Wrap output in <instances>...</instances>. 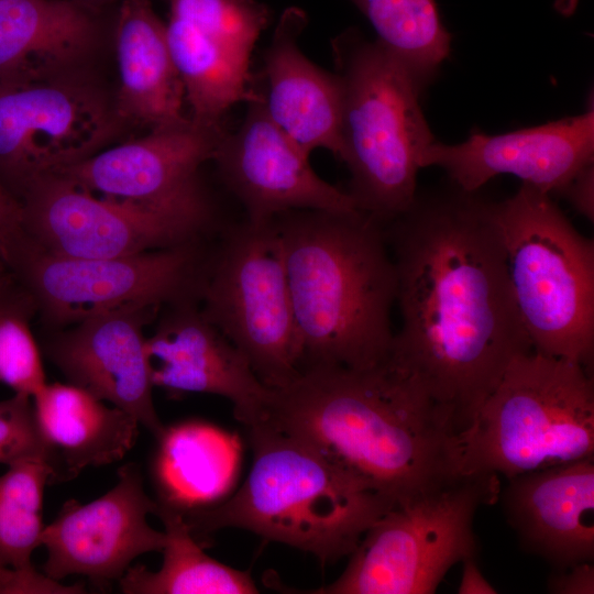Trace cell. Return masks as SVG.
Here are the masks:
<instances>
[{
	"instance_id": "obj_4",
	"label": "cell",
	"mask_w": 594,
	"mask_h": 594,
	"mask_svg": "<svg viewBox=\"0 0 594 594\" xmlns=\"http://www.w3.org/2000/svg\"><path fill=\"white\" fill-rule=\"evenodd\" d=\"M246 428L253 462L241 487L224 502L180 510L196 539L222 528L244 529L324 565L349 557L395 505L315 446L265 421Z\"/></svg>"
},
{
	"instance_id": "obj_6",
	"label": "cell",
	"mask_w": 594,
	"mask_h": 594,
	"mask_svg": "<svg viewBox=\"0 0 594 594\" xmlns=\"http://www.w3.org/2000/svg\"><path fill=\"white\" fill-rule=\"evenodd\" d=\"M460 475L513 476L594 457V381L582 364L515 358L458 433Z\"/></svg>"
},
{
	"instance_id": "obj_22",
	"label": "cell",
	"mask_w": 594,
	"mask_h": 594,
	"mask_svg": "<svg viewBox=\"0 0 594 594\" xmlns=\"http://www.w3.org/2000/svg\"><path fill=\"white\" fill-rule=\"evenodd\" d=\"M120 120L151 129L184 121L185 90L173 62L166 23L151 0H122L114 16Z\"/></svg>"
},
{
	"instance_id": "obj_31",
	"label": "cell",
	"mask_w": 594,
	"mask_h": 594,
	"mask_svg": "<svg viewBox=\"0 0 594 594\" xmlns=\"http://www.w3.org/2000/svg\"><path fill=\"white\" fill-rule=\"evenodd\" d=\"M26 461L48 464V451L35 419L32 396L15 393L0 402V463L9 466Z\"/></svg>"
},
{
	"instance_id": "obj_13",
	"label": "cell",
	"mask_w": 594,
	"mask_h": 594,
	"mask_svg": "<svg viewBox=\"0 0 594 594\" xmlns=\"http://www.w3.org/2000/svg\"><path fill=\"white\" fill-rule=\"evenodd\" d=\"M188 117L56 172L95 195L220 223L201 178L226 133Z\"/></svg>"
},
{
	"instance_id": "obj_9",
	"label": "cell",
	"mask_w": 594,
	"mask_h": 594,
	"mask_svg": "<svg viewBox=\"0 0 594 594\" xmlns=\"http://www.w3.org/2000/svg\"><path fill=\"white\" fill-rule=\"evenodd\" d=\"M207 240L134 255L89 258L51 253L21 229L0 249V260L57 326L130 307L199 302L211 250Z\"/></svg>"
},
{
	"instance_id": "obj_19",
	"label": "cell",
	"mask_w": 594,
	"mask_h": 594,
	"mask_svg": "<svg viewBox=\"0 0 594 594\" xmlns=\"http://www.w3.org/2000/svg\"><path fill=\"white\" fill-rule=\"evenodd\" d=\"M497 502L520 548L561 570L594 559V460L506 480Z\"/></svg>"
},
{
	"instance_id": "obj_28",
	"label": "cell",
	"mask_w": 594,
	"mask_h": 594,
	"mask_svg": "<svg viewBox=\"0 0 594 594\" xmlns=\"http://www.w3.org/2000/svg\"><path fill=\"white\" fill-rule=\"evenodd\" d=\"M47 463L26 461L0 475V563L32 572V553L41 547L44 488L52 484Z\"/></svg>"
},
{
	"instance_id": "obj_8",
	"label": "cell",
	"mask_w": 594,
	"mask_h": 594,
	"mask_svg": "<svg viewBox=\"0 0 594 594\" xmlns=\"http://www.w3.org/2000/svg\"><path fill=\"white\" fill-rule=\"evenodd\" d=\"M497 475H461L396 503L364 534L341 575L314 594H432L457 563L476 557L474 519L497 502Z\"/></svg>"
},
{
	"instance_id": "obj_21",
	"label": "cell",
	"mask_w": 594,
	"mask_h": 594,
	"mask_svg": "<svg viewBox=\"0 0 594 594\" xmlns=\"http://www.w3.org/2000/svg\"><path fill=\"white\" fill-rule=\"evenodd\" d=\"M106 12L70 0H1L0 81L70 74L96 46Z\"/></svg>"
},
{
	"instance_id": "obj_11",
	"label": "cell",
	"mask_w": 594,
	"mask_h": 594,
	"mask_svg": "<svg viewBox=\"0 0 594 594\" xmlns=\"http://www.w3.org/2000/svg\"><path fill=\"white\" fill-rule=\"evenodd\" d=\"M120 121L116 106L72 74L0 81V182L19 201L37 178L98 153Z\"/></svg>"
},
{
	"instance_id": "obj_5",
	"label": "cell",
	"mask_w": 594,
	"mask_h": 594,
	"mask_svg": "<svg viewBox=\"0 0 594 594\" xmlns=\"http://www.w3.org/2000/svg\"><path fill=\"white\" fill-rule=\"evenodd\" d=\"M342 92L341 160L356 209L382 226L417 196L420 155L435 139L420 107L422 88L376 40L350 29L331 42Z\"/></svg>"
},
{
	"instance_id": "obj_26",
	"label": "cell",
	"mask_w": 594,
	"mask_h": 594,
	"mask_svg": "<svg viewBox=\"0 0 594 594\" xmlns=\"http://www.w3.org/2000/svg\"><path fill=\"white\" fill-rule=\"evenodd\" d=\"M157 501L154 513L166 535L163 562L157 571L129 566L118 581L124 594H256L250 573L208 556L191 534L180 510Z\"/></svg>"
},
{
	"instance_id": "obj_37",
	"label": "cell",
	"mask_w": 594,
	"mask_h": 594,
	"mask_svg": "<svg viewBox=\"0 0 594 594\" xmlns=\"http://www.w3.org/2000/svg\"><path fill=\"white\" fill-rule=\"evenodd\" d=\"M1 1V0H0Z\"/></svg>"
},
{
	"instance_id": "obj_36",
	"label": "cell",
	"mask_w": 594,
	"mask_h": 594,
	"mask_svg": "<svg viewBox=\"0 0 594 594\" xmlns=\"http://www.w3.org/2000/svg\"><path fill=\"white\" fill-rule=\"evenodd\" d=\"M79 4L89 7L96 10H108L114 4H119L122 0H70Z\"/></svg>"
},
{
	"instance_id": "obj_20",
	"label": "cell",
	"mask_w": 594,
	"mask_h": 594,
	"mask_svg": "<svg viewBox=\"0 0 594 594\" xmlns=\"http://www.w3.org/2000/svg\"><path fill=\"white\" fill-rule=\"evenodd\" d=\"M307 23L302 9L283 11L263 56L264 86L255 88L270 120L304 153L324 148L341 160V85L301 52Z\"/></svg>"
},
{
	"instance_id": "obj_23",
	"label": "cell",
	"mask_w": 594,
	"mask_h": 594,
	"mask_svg": "<svg viewBox=\"0 0 594 594\" xmlns=\"http://www.w3.org/2000/svg\"><path fill=\"white\" fill-rule=\"evenodd\" d=\"M35 419L48 451L52 484L84 469L121 460L135 444L139 421L70 383L45 384L33 396Z\"/></svg>"
},
{
	"instance_id": "obj_29",
	"label": "cell",
	"mask_w": 594,
	"mask_h": 594,
	"mask_svg": "<svg viewBox=\"0 0 594 594\" xmlns=\"http://www.w3.org/2000/svg\"><path fill=\"white\" fill-rule=\"evenodd\" d=\"M37 307L20 280L0 268V382L33 396L45 384L41 353L31 331Z\"/></svg>"
},
{
	"instance_id": "obj_12",
	"label": "cell",
	"mask_w": 594,
	"mask_h": 594,
	"mask_svg": "<svg viewBox=\"0 0 594 594\" xmlns=\"http://www.w3.org/2000/svg\"><path fill=\"white\" fill-rule=\"evenodd\" d=\"M21 229L58 255L103 258L208 240L223 226L95 195L53 173L37 178L20 200Z\"/></svg>"
},
{
	"instance_id": "obj_25",
	"label": "cell",
	"mask_w": 594,
	"mask_h": 594,
	"mask_svg": "<svg viewBox=\"0 0 594 594\" xmlns=\"http://www.w3.org/2000/svg\"><path fill=\"white\" fill-rule=\"evenodd\" d=\"M166 36L191 119L219 124L234 105L258 97L250 72L251 58L172 15L166 23Z\"/></svg>"
},
{
	"instance_id": "obj_7",
	"label": "cell",
	"mask_w": 594,
	"mask_h": 594,
	"mask_svg": "<svg viewBox=\"0 0 594 594\" xmlns=\"http://www.w3.org/2000/svg\"><path fill=\"white\" fill-rule=\"evenodd\" d=\"M514 300L534 351L590 370L594 355V243L551 195L521 184L493 202Z\"/></svg>"
},
{
	"instance_id": "obj_16",
	"label": "cell",
	"mask_w": 594,
	"mask_h": 594,
	"mask_svg": "<svg viewBox=\"0 0 594 594\" xmlns=\"http://www.w3.org/2000/svg\"><path fill=\"white\" fill-rule=\"evenodd\" d=\"M594 163V111L501 134L473 132L458 144L432 142L420 155V168L437 166L451 184L479 191L490 179L514 175L549 195L561 193Z\"/></svg>"
},
{
	"instance_id": "obj_33",
	"label": "cell",
	"mask_w": 594,
	"mask_h": 594,
	"mask_svg": "<svg viewBox=\"0 0 594 594\" xmlns=\"http://www.w3.org/2000/svg\"><path fill=\"white\" fill-rule=\"evenodd\" d=\"M586 219L594 218V163L582 168L560 193Z\"/></svg>"
},
{
	"instance_id": "obj_32",
	"label": "cell",
	"mask_w": 594,
	"mask_h": 594,
	"mask_svg": "<svg viewBox=\"0 0 594 594\" xmlns=\"http://www.w3.org/2000/svg\"><path fill=\"white\" fill-rule=\"evenodd\" d=\"M547 588L554 594H593V562H581L561 570H553L548 578Z\"/></svg>"
},
{
	"instance_id": "obj_35",
	"label": "cell",
	"mask_w": 594,
	"mask_h": 594,
	"mask_svg": "<svg viewBox=\"0 0 594 594\" xmlns=\"http://www.w3.org/2000/svg\"><path fill=\"white\" fill-rule=\"evenodd\" d=\"M462 575L458 586L459 594H496V588L487 581L479 568L475 557L462 562Z\"/></svg>"
},
{
	"instance_id": "obj_15",
	"label": "cell",
	"mask_w": 594,
	"mask_h": 594,
	"mask_svg": "<svg viewBox=\"0 0 594 594\" xmlns=\"http://www.w3.org/2000/svg\"><path fill=\"white\" fill-rule=\"evenodd\" d=\"M246 103L241 124L226 131L212 161L248 222L270 223L293 210H358L348 191L317 175L309 155L270 120L260 95Z\"/></svg>"
},
{
	"instance_id": "obj_18",
	"label": "cell",
	"mask_w": 594,
	"mask_h": 594,
	"mask_svg": "<svg viewBox=\"0 0 594 594\" xmlns=\"http://www.w3.org/2000/svg\"><path fill=\"white\" fill-rule=\"evenodd\" d=\"M156 308L130 307L86 318L45 344L68 383L132 415L158 438L144 326Z\"/></svg>"
},
{
	"instance_id": "obj_1",
	"label": "cell",
	"mask_w": 594,
	"mask_h": 594,
	"mask_svg": "<svg viewBox=\"0 0 594 594\" xmlns=\"http://www.w3.org/2000/svg\"><path fill=\"white\" fill-rule=\"evenodd\" d=\"M384 232L400 312L389 360L448 413L460 433L510 362L532 351L493 202L453 184L418 191Z\"/></svg>"
},
{
	"instance_id": "obj_30",
	"label": "cell",
	"mask_w": 594,
	"mask_h": 594,
	"mask_svg": "<svg viewBox=\"0 0 594 594\" xmlns=\"http://www.w3.org/2000/svg\"><path fill=\"white\" fill-rule=\"evenodd\" d=\"M169 15L250 58L272 20L268 7L257 0H169Z\"/></svg>"
},
{
	"instance_id": "obj_24",
	"label": "cell",
	"mask_w": 594,
	"mask_h": 594,
	"mask_svg": "<svg viewBox=\"0 0 594 594\" xmlns=\"http://www.w3.org/2000/svg\"><path fill=\"white\" fill-rule=\"evenodd\" d=\"M160 501L179 510L215 504L231 485L237 443L228 433L200 422L165 428L157 438Z\"/></svg>"
},
{
	"instance_id": "obj_2",
	"label": "cell",
	"mask_w": 594,
	"mask_h": 594,
	"mask_svg": "<svg viewBox=\"0 0 594 594\" xmlns=\"http://www.w3.org/2000/svg\"><path fill=\"white\" fill-rule=\"evenodd\" d=\"M264 421L315 446L394 504L461 476L450 416L389 358L365 369H304L273 389Z\"/></svg>"
},
{
	"instance_id": "obj_3",
	"label": "cell",
	"mask_w": 594,
	"mask_h": 594,
	"mask_svg": "<svg viewBox=\"0 0 594 594\" xmlns=\"http://www.w3.org/2000/svg\"><path fill=\"white\" fill-rule=\"evenodd\" d=\"M277 230L300 348V371L385 362L397 282L384 226L359 210H293Z\"/></svg>"
},
{
	"instance_id": "obj_27",
	"label": "cell",
	"mask_w": 594,
	"mask_h": 594,
	"mask_svg": "<svg viewBox=\"0 0 594 594\" xmlns=\"http://www.w3.org/2000/svg\"><path fill=\"white\" fill-rule=\"evenodd\" d=\"M369 20L376 41L424 89L451 50L436 0H350Z\"/></svg>"
},
{
	"instance_id": "obj_34",
	"label": "cell",
	"mask_w": 594,
	"mask_h": 594,
	"mask_svg": "<svg viewBox=\"0 0 594 594\" xmlns=\"http://www.w3.org/2000/svg\"><path fill=\"white\" fill-rule=\"evenodd\" d=\"M21 227V206L0 182V249L9 235ZM0 260V268H2Z\"/></svg>"
},
{
	"instance_id": "obj_14",
	"label": "cell",
	"mask_w": 594,
	"mask_h": 594,
	"mask_svg": "<svg viewBox=\"0 0 594 594\" xmlns=\"http://www.w3.org/2000/svg\"><path fill=\"white\" fill-rule=\"evenodd\" d=\"M157 501L151 498L136 463L118 470V482L87 504L64 503L57 517L44 526L41 546L47 551L43 573L61 582L87 576L100 590L119 581L141 554L162 551L166 535L147 521Z\"/></svg>"
},
{
	"instance_id": "obj_10",
	"label": "cell",
	"mask_w": 594,
	"mask_h": 594,
	"mask_svg": "<svg viewBox=\"0 0 594 594\" xmlns=\"http://www.w3.org/2000/svg\"><path fill=\"white\" fill-rule=\"evenodd\" d=\"M198 304L264 385L278 389L299 375V341L273 221L226 224L211 249Z\"/></svg>"
},
{
	"instance_id": "obj_17",
	"label": "cell",
	"mask_w": 594,
	"mask_h": 594,
	"mask_svg": "<svg viewBox=\"0 0 594 594\" xmlns=\"http://www.w3.org/2000/svg\"><path fill=\"white\" fill-rule=\"evenodd\" d=\"M168 307L155 332L146 337L153 386L172 394L222 396L244 426L264 421L273 389L256 376L242 352L204 317L198 302Z\"/></svg>"
}]
</instances>
